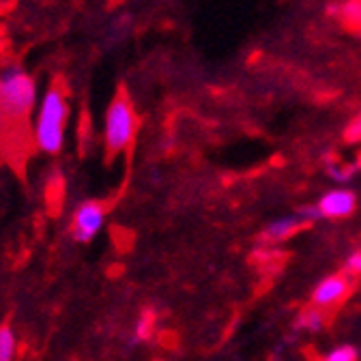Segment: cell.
I'll use <instances>...</instances> for the list:
<instances>
[{"label":"cell","instance_id":"6da1fadb","mask_svg":"<svg viewBox=\"0 0 361 361\" xmlns=\"http://www.w3.org/2000/svg\"><path fill=\"white\" fill-rule=\"evenodd\" d=\"M69 118V99L67 88L59 80L54 82L48 93L43 95L37 123H35V142L43 153L56 155L65 142V125Z\"/></svg>","mask_w":361,"mask_h":361},{"label":"cell","instance_id":"7a4b0ae2","mask_svg":"<svg viewBox=\"0 0 361 361\" xmlns=\"http://www.w3.org/2000/svg\"><path fill=\"white\" fill-rule=\"evenodd\" d=\"M37 102V84L20 67L9 65L0 69V110L9 121L26 118Z\"/></svg>","mask_w":361,"mask_h":361},{"label":"cell","instance_id":"3957f363","mask_svg":"<svg viewBox=\"0 0 361 361\" xmlns=\"http://www.w3.org/2000/svg\"><path fill=\"white\" fill-rule=\"evenodd\" d=\"M135 129H138V116H135V110L131 106L129 95L125 93V88H118L106 112L104 138H106V151L110 157L125 151L133 142Z\"/></svg>","mask_w":361,"mask_h":361},{"label":"cell","instance_id":"277c9868","mask_svg":"<svg viewBox=\"0 0 361 361\" xmlns=\"http://www.w3.org/2000/svg\"><path fill=\"white\" fill-rule=\"evenodd\" d=\"M104 217H106V209H104L102 202L90 200V202L80 204L75 215H73V224H71L73 239L80 241V243L93 241V237L102 231Z\"/></svg>","mask_w":361,"mask_h":361},{"label":"cell","instance_id":"5b68a950","mask_svg":"<svg viewBox=\"0 0 361 361\" xmlns=\"http://www.w3.org/2000/svg\"><path fill=\"white\" fill-rule=\"evenodd\" d=\"M350 293V278L348 274H336L325 278L319 286L314 288L312 295V305L319 310H331L336 305H340Z\"/></svg>","mask_w":361,"mask_h":361},{"label":"cell","instance_id":"8992f818","mask_svg":"<svg viewBox=\"0 0 361 361\" xmlns=\"http://www.w3.org/2000/svg\"><path fill=\"white\" fill-rule=\"evenodd\" d=\"M321 217L327 219H344L350 217L357 209V198L350 190H331L319 202H316Z\"/></svg>","mask_w":361,"mask_h":361},{"label":"cell","instance_id":"52a82bcc","mask_svg":"<svg viewBox=\"0 0 361 361\" xmlns=\"http://www.w3.org/2000/svg\"><path fill=\"white\" fill-rule=\"evenodd\" d=\"M307 221L301 217V213L295 215H284L271 221L267 228L262 231V241L264 243H280L286 241L288 237H293L295 233H299Z\"/></svg>","mask_w":361,"mask_h":361},{"label":"cell","instance_id":"ba28073f","mask_svg":"<svg viewBox=\"0 0 361 361\" xmlns=\"http://www.w3.org/2000/svg\"><path fill=\"white\" fill-rule=\"evenodd\" d=\"M329 18H338L348 26H361V0H346V3H331L327 7Z\"/></svg>","mask_w":361,"mask_h":361},{"label":"cell","instance_id":"9c48e42d","mask_svg":"<svg viewBox=\"0 0 361 361\" xmlns=\"http://www.w3.org/2000/svg\"><path fill=\"white\" fill-rule=\"evenodd\" d=\"M325 325H327V312L314 307V305L303 310L297 316V329H303V331H310V334L325 329Z\"/></svg>","mask_w":361,"mask_h":361},{"label":"cell","instance_id":"30bf717a","mask_svg":"<svg viewBox=\"0 0 361 361\" xmlns=\"http://www.w3.org/2000/svg\"><path fill=\"white\" fill-rule=\"evenodd\" d=\"M16 357V334L9 323L0 325V361H13Z\"/></svg>","mask_w":361,"mask_h":361},{"label":"cell","instance_id":"8fae6325","mask_svg":"<svg viewBox=\"0 0 361 361\" xmlns=\"http://www.w3.org/2000/svg\"><path fill=\"white\" fill-rule=\"evenodd\" d=\"M359 359V353H357V348L355 346H350V344H344V346H336V348H331L321 361H357Z\"/></svg>","mask_w":361,"mask_h":361},{"label":"cell","instance_id":"7c38bea8","mask_svg":"<svg viewBox=\"0 0 361 361\" xmlns=\"http://www.w3.org/2000/svg\"><path fill=\"white\" fill-rule=\"evenodd\" d=\"M153 325H155V316L151 312H145L142 319L138 321V327H135V338L149 340L153 336Z\"/></svg>","mask_w":361,"mask_h":361},{"label":"cell","instance_id":"4fadbf2b","mask_svg":"<svg viewBox=\"0 0 361 361\" xmlns=\"http://www.w3.org/2000/svg\"><path fill=\"white\" fill-rule=\"evenodd\" d=\"M344 140L355 145V142H361V112L350 121V125L346 127L344 131Z\"/></svg>","mask_w":361,"mask_h":361},{"label":"cell","instance_id":"5bb4252c","mask_svg":"<svg viewBox=\"0 0 361 361\" xmlns=\"http://www.w3.org/2000/svg\"><path fill=\"white\" fill-rule=\"evenodd\" d=\"M346 269H348V274H361V250L355 252V254L346 260Z\"/></svg>","mask_w":361,"mask_h":361},{"label":"cell","instance_id":"9a60e30c","mask_svg":"<svg viewBox=\"0 0 361 361\" xmlns=\"http://www.w3.org/2000/svg\"><path fill=\"white\" fill-rule=\"evenodd\" d=\"M5 125H7V116L3 114V110H0V135H3V131H5Z\"/></svg>","mask_w":361,"mask_h":361}]
</instances>
